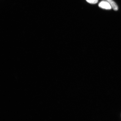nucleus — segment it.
I'll use <instances>...</instances> for the list:
<instances>
[{
  "label": "nucleus",
  "instance_id": "obj_3",
  "mask_svg": "<svg viewBox=\"0 0 121 121\" xmlns=\"http://www.w3.org/2000/svg\"><path fill=\"white\" fill-rule=\"evenodd\" d=\"M87 2L91 4H95L97 3L98 0H86Z\"/></svg>",
  "mask_w": 121,
  "mask_h": 121
},
{
  "label": "nucleus",
  "instance_id": "obj_2",
  "mask_svg": "<svg viewBox=\"0 0 121 121\" xmlns=\"http://www.w3.org/2000/svg\"><path fill=\"white\" fill-rule=\"evenodd\" d=\"M109 3L110 5L113 10L115 11H117L118 9V6L116 3L113 0H106Z\"/></svg>",
  "mask_w": 121,
  "mask_h": 121
},
{
  "label": "nucleus",
  "instance_id": "obj_1",
  "mask_svg": "<svg viewBox=\"0 0 121 121\" xmlns=\"http://www.w3.org/2000/svg\"><path fill=\"white\" fill-rule=\"evenodd\" d=\"M98 6L101 8L106 10H110L112 8L109 3L106 0L101 1Z\"/></svg>",
  "mask_w": 121,
  "mask_h": 121
}]
</instances>
